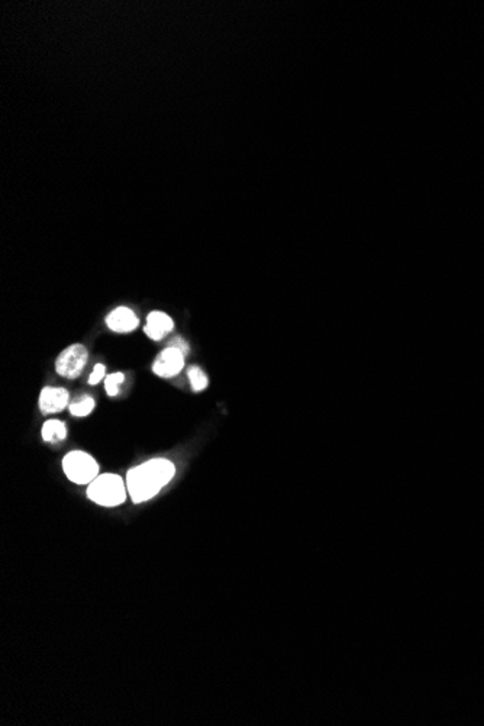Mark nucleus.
Segmentation results:
<instances>
[{
  "mask_svg": "<svg viewBox=\"0 0 484 726\" xmlns=\"http://www.w3.org/2000/svg\"><path fill=\"white\" fill-rule=\"evenodd\" d=\"M175 464L168 459L157 458L147 461L128 471L126 488L133 503H143L153 499L155 494L175 477Z\"/></svg>",
  "mask_w": 484,
  "mask_h": 726,
  "instance_id": "obj_1",
  "label": "nucleus"
},
{
  "mask_svg": "<svg viewBox=\"0 0 484 726\" xmlns=\"http://www.w3.org/2000/svg\"><path fill=\"white\" fill-rule=\"evenodd\" d=\"M123 480L116 474H101L96 477L87 488V496L100 506H119L126 499Z\"/></svg>",
  "mask_w": 484,
  "mask_h": 726,
  "instance_id": "obj_2",
  "label": "nucleus"
},
{
  "mask_svg": "<svg viewBox=\"0 0 484 726\" xmlns=\"http://www.w3.org/2000/svg\"><path fill=\"white\" fill-rule=\"evenodd\" d=\"M62 469L68 479L79 484H90L99 473V466L94 458L82 451L67 454L62 459Z\"/></svg>",
  "mask_w": 484,
  "mask_h": 726,
  "instance_id": "obj_3",
  "label": "nucleus"
},
{
  "mask_svg": "<svg viewBox=\"0 0 484 726\" xmlns=\"http://www.w3.org/2000/svg\"><path fill=\"white\" fill-rule=\"evenodd\" d=\"M89 352L82 344L65 348L55 361V370L65 379H77L87 364Z\"/></svg>",
  "mask_w": 484,
  "mask_h": 726,
  "instance_id": "obj_4",
  "label": "nucleus"
},
{
  "mask_svg": "<svg viewBox=\"0 0 484 726\" xmlns=\"http://www.w3.org/2000/svg\"><path fill=\"white\" fill-rule=\"evenodd\" d=\"M185 354L177 350L168 347L155 358L153 364V372L160 377H175L185 367Z\"/></svg>",
  "mask_w": 484,
  "mask_h": 726,
  "instance_id": "obj_5",
  "label": "nucleus"
},
{
  "mask_svg": "<svg viewBox=\"0 0 484 726\" xmlns=\"http://www.w3.org/2000/svg\"><path fill=\"white\" fill-rule=\"evenodd\" d=\"M70 394L62 387H45L40 396V409L43 413L61 412L68 405Z\"/></svg>",
  "mask_w": 484,
  "mask_h": 726,
  "instance_id": "obj_6",
  "label": "nucleus"
},
{
  "mask_svg": "<svg viewBox=\"0 0 484 726\" xmlns=\"http://www.w3.org/2000/svg\"><path fill=\"white\" fill-rule=\"evenodd\" d=\"M172 328H175V322L167 313L151 312L147 318V326L144 331L151 340L160 341L172 331Z\"/></svg>",
  "mask_w": 484,
  "mask_h": 726,
  "instance_id": "obj_7",
  "label": "nucleus"
},
{
  "mask_svg": "<svg viewBox=\"0 0 484 726\" xmlns=\"http://www.w3.org/2000/svg\"><path fill=\"white\" fill-rule=\"evenodd\" d=\"M106 323L112 329V331L125 334V333L133 331V329L138 326V318L131 309L122 306L109 313V316L106 318Z\"/></svg>",
  "mask_w": 484,
  "mask_h": 726,
  "instance_id": "obj_8",
  "label": "nucleus"
},
{
  "mask_svg": "<svg viewBox=\"0 0 484 726\" xmlns=\"http://www.w3.org/2000/svg\"><path fill=\"white\" fill-rule=\"evenodd\" d=\"M67 428L61 420H47L43 426V438L48 442H58L65 440Z\"/></svg>",
  "mask_w": 484,
  "mask_h": 726,
  "instance_id": "obj_9",
  "label": "nucleus"
},
{
  "mask_svg": "<svg viewBox=\"0 0 484 726\" xmlns=\"http://www.w3.org/2000/svg\"><path fill=\"white\" fill-rule=\"evenodd\" d=\"M187 376H189V380L192 383V389L194 391L204 390L207 387V383H209V380H207V376L202 372V369L194 367V366L189 369Z\"/></svg>",
  "mask_w": 484,
  "mask_h": 726,
  "instance_id": "obj_10",
  "label": "nucleus"
},
{
  "mask_svg": "<svg viewBox=\"0 0 484 726\" xmlns=\"http://www.w3.org/2000/svg\"><path fill=\"white\" fill-rule=\"evenodd\" d=\"M94 409V401L90 396H84L80 402L70 405V412L73 416H87Z\"/></svg>",
  "mask_w": 484,
  "mask_h": 726,
  "instance_id": "obj_11",
  "label": "nucleus"
},
{
  "mask_svg": "<svg viewBox=\"0 0 484 726\" xmlns=\"http://www.w3.org/2000/svg\"><path fill=\"white\" fill-rule=\"evenodd\" d=\"M125 381V374L122 373H115V374H109L105 380V389H106V393L109 396H116L119 393V386Z\"/></svg>",
  "mask_w": 484,
  "mask_h": 726,
  "instance_id": "obj_12",
  "label": "nucleus"
},
{
  "mask_svg": "<svg viewBox=\"0 0 484 726\" xmlns=\"http://www.w3.org/2000/svg\"><path fill=\"white\" fill-rule=\"evenodd\" d=\"M105 372H106V369H105V366L101 364V362L96 364L93 373L89 377V384H97L103 377H105Z\"/></svg>",
  "mask_w": 484,
  "mask_h": 726,
  "instance_id": "obj_13",
  "label": "nucleus"
},
{
  "mask_svg": "<svg viewBox=\"0 0 484 726\" xmlns=\"http://www.w3.org/2000/svg\"><path fill=\"white\" fill-rule=\"evenodd\" d=\"M168 347H172V348H177V350H180L185 355H186V354L189 352V350H190V348H189V344H187L183 338H180V337H176L175 340H172V341L170 342V345H168Z\"/></svg>",
  "mask_w": 484,
  "mask_h": 726,
  "instance_id": "obj_14",
  "label": "nucleus"
}]
</instances>
